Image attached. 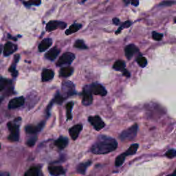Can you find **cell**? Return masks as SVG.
I'll return each mask as SVG.
<instances>
[{
	"mask_svg": "<svg viewBox=\"0 0 176 176\" xmlns=\"http://www.w3.org/2000/svg\"><path fill=\"white\" fill-rule=\"evenodd\" d=\"M118 143L115 139L106 136H100L92 145L91 151L94 154H106L116 149Z\"/></svg>",
	"mask_w": 176,
	"mask_h": 176,
	"instance_id": "obj_1",
	"label": "cell"
},
{
	"mask_svg": "<svg viewBox=\"0 0 176 176\" xmlns=\"http://www.w3.org/2000/svg\"><path fill=\"white\" fill-rule=\"evenodd\" d=\"M138 126L135 124L131 127L128 128L126 130L123 131L120 136V138L122 140H131L136 137L137 132H138Z\"/></svg>",
	"mask_w": 176,
	"mask_h": 176,
	"instance_id": "obj_2",
	"label": "cell"
},
{
	"mask_svg": "<svg viewBox=\"0 0 176 176\" xmlns=\"http://www.w3.org/2000/svg\"><path fill=\"white\" fill-rule=\"evenodd\" d=\"M8 127L10 131V136L8 137L9 140L12 142L17 141L19 138V125L17 123L9 122L8 123Z\"/></svg>",
	"mask_w": 176,
	"mask_h": 176,
	"instance_id": "obj_3",
	"label": "cell"
},
{
	"mask_svg": "<svg viewBox=\"0 0 176 176\" xmlns=\"http://www.w3.org/2000/svg\"><path fill=\"white\" fill-rule=\"evenodd\" d=\"M61 91H62V96L64 98H67L70 96L74 95L75 94V86L72 82L64 81L61 86Z\"/></svg>",
	"mask_w": 176,
	"mask_h": 176,
	"instance_id": "obj_4",
	"label": "cell"
},
{
	"mask_svg": "<svg viewBox=\"0 0 176 176\" xmlns=\"http://www.w3.org/2000/svg\"><path fill=\"white\" fill-rule=\"evenodd\" d=\"M75 59V55L72 52H66L61 56L57 61V66H62L64 65H70Z\"/></svg>",
	"mask_w": 176,
	"mask_h": 176,
	"instance_id": "obj_5",
	"label": "cell"
},
{
	"mask_svg": "<svg viewBox=\"0 0 176 176\" xmlns=\"http://www.w3.org/2000/svg\"><path fill=\"white\" fill-rule=\"evenodd\" d=\"M93 97L92 93L90 90V85H86L83 88V99H82V103L84 105L88 106L92 103Z\"/></svg>",
	"mask_w": 176,
	"mask_h": 176,
	"instance_id": "obj_6",
	"label": "cell"
},
{
	"mask_svg": "<svg viewBox=\"0 0 176 176\" xmlns=\"http://www.w3.org/2000/svg\"><path fill=\"white\" fill-rule=\"evenodd\" d=\"M88 121L91 123L94 128L97 131L102 129L105 127V123L102 121V120L100 118L99 116H90L88 118Z\"/></svg>",
	"mask_w": 176,
	"mask_h": 176,
	"instance_id": "obj_7",
	"label": "cell"
},
{
	"mask_svg": "<svg viewBox=\"0 0 176 176\" xmlns=\"http://www.w3.org/2000/svg\"><path fill=\"white\" fill-rule=\"evenodd\" d=\"M90 90L92 94L99 95L101 97H105L107 94V90L101 84L99 83H93L90 85Z\"/></svg>",
	"mask_w": 176,
	"mask_h": 176,
	"instance_id": "obj_8",
	"label": "cell"
},
{
	"mask_svg": "<svg viewBox=\"0 0 176 176\" xmlns=\"http://www.w3.org/2000/svg\"><path fill=\"white\" fill-rule=\"evenodd\" d=\"M65 27H66V24L63 22L51 21L49 23H48V24L46 25V30L48 32H52L58 28L64 29Z\"/></svg>",
	"mask_w": 176,
	"mask_h": 176,
	"instance_id": "obj_9",
	"label": "cell"
},
{
	"mask_svg": "<svg viewBox=\"0 0 176 176\" xmlns=\"http://www.w3.org/2000/svg\"><path fill=\"white\" fill-rule=\"evenodd\" d=\"M25 100L24 98L22 97L15 98L12 100H10L8 103V107L9 109H15L18 108V107L22 106L24 104Z\"/></svg>",
	"mask_w": 176,
	"mask_h": 176,
	"instance_id": "obj_10",
	"label": "cell"
},
{
	"mask_svg": "<svg viewBox=\"0 0 176 176\" xmlns=\"http://www.w3.org/2000/svg\"><path fill=\"white\" fill-rule=\"evenodd\" d=\"M82 129H83V125L81 124H78L71 127L69 130V134L70 135L71 138L72 140H75L78 138L80 132L81 131Z\"/></svg>",
	"mask_w": 176,
	"mask_h": 176,
	"instance_id": "obj_11",
	"label": "cell"
},
{
	"mask_svg": "<svg viewBox=\"0 0 176 176\" xmlns=\"http://www.w3.org/2000/svg\"><path fill=\"white\" fill-rule=\"evenodd\" d=\"M48 171L52 176H60L65 173V170L61 166H50Z\"/></svg>",
	"mask_w": 176,
	"mask_h": 176,
	"instance_id": "obj_12",
	"label": "cell"
},
{
	"mask_svg": "<svg viewBox=\"0 0 176 176\" xmlns=\"http://www.w3.org/2000/svg\"><path fill=\"white\" fill-rule=\"evenodd\" d=\"M138 51V48L134 44H130L125 48V56H126L128 59H130L132 58V56H134V54Z\"/></svg>",
	"mask_w": 176,
	"mask_h": 176,
	"instance_id": "obj_13",
	"label": "cell"
},
{
	"mask_svg": "<svg viewBox=\"0 0 176 176\" xmlns=\"http://www.w3.org/2000/svg\"><path fill=\"white\" fill-rule=\"evenodd\" d=\"M17 50V46L10 42H7L5 44L4 49V55L9 56L15 52Z\"/></svg>",
	"mask_w": 176,
	"mask_h": 176,
	"instance_id": "obj_14",
	"label": "cell"
},
{
	"mask_svg": "<svg viewBox=\"0 0 176 176\" xmlns=\"http://www.w3.org/2000/svg\"><path fill=\"white\" fill-rule=\"evenodd\" d=\"M52 43V41L51 39L50 38H47L43 39L41 43L39 45V50L40 52H44L45 50H46L47 49H48L51 46Z\"/></svg>",
	"mask_w": 176,
	"mask_h": 176,
	"instance_id": "obj_15",
	"label": "cell"
},
{
	"mask_svg": "<svg viewBox=\"0 0 176 176\" xmlns=\"http://www.w3.org/2000/svg\"><path fill=\"white\" fill-rule=\"evenodd\" d=\"M59 53H60V50L57 48H53L45 54V57L50 61H53L56 58Z\"/></svg>",
	"mask_w": 176,
	"mask_h": 176,
	"instance_id": "obj_16",
	"label": "cell"
},
{
	"mask_svg": "<svg viewBox=\"0 0 176 176\" xmlns=\"http://www.w3.org/2000/svg\"><path fill=\"white\" fill-rule=\"evenodd\" d=\"M54 72L51 70L45 69L43 71L42 75V79L43 81H48L50 80L53 79L54 77Z\"/></svg>",
	"mask_w": 176,
	"mask_h": 176,
	"instance_id": "obj_17",
	"label": "cell"
},
{
	"mask_svg": "<svg viewBox=\"0 0 176 176\" xmlns=\"http://www.w3.org/2000/svg\"><path fill=\"white\" fill-rule=\"evenodd\" d=\"M91 164H92L91 161H88V162H83V163L79 164L76 167V171L79 173L85 175V174L87 169H88V166H90Z\"/></svg>",
	"mask_w": 176,
	"mask_h": 176,
	"instance_id": "obj_18",
	"label": "cell"
},
{
	"mask_svg": "<svg viewBox=\"0 0 176 176\" xmlns=\"http://www.w3.org/2000/svg\"><path fill=\"white\" fill-rule=\"evenodd\" d=\"M54 144L60 149H63L65 148L68 145V140L67 138H65V137H61V138L57 139Z\"/></svg>",
	"mask_w": 176,
	"mask_h": 176,
	"instance_id": "obj_19",
	"label": "cell"
},
{
	"mask_svg": "<svg viewBox=\"0 0 176 176\" xmlns=\"http://www.w3.org/2000/svg\"><path fill=\"white\" fill-rule=\"evenodd\" d=\"M74 69L72 67H65L61 68L60 70V76L62 77H68L72 74Z\"/></svg>",
	"mask_w": 176,
	"mask_h": 176,
	"instance_id": "obj_20",
	"label": "cell"
},
{
	"mask_svg": "<svg viewBox=\"0 0 176 176\" xmlns=\"http://www.w3.org/2000/svg\"><path fill=\"white\" fill-rule=\"evenodd\" d=\"M138 144H134V145H131L130 146V147L124 153V154L127 156V155H132L136 154L137 150L138 149Z\"/></svg>",
	"mask_w": 176,
	"mask_h": 176,
	"instance_id": "obj_21",
	"label": "cell"
},
{
	"mask_svg": "<svg viewBox=\"0 0 176 176\" xmlns=\"http://www.w3.org/2000/svg\"><path fill=\"white\" fill-rule=\"evenodd\" d=\"M113 68L115 70L117 71H123L125 68V63L122 60L116 61L115 63L114 64Z\"/></svg>",
	"mask_w": 176,
	"mask_h": 176,
	"instance_id": "obj_22",
	"label": "cell"
},
{
	"mask_svg": "<svg viewBox=\"0 0 176 176\" xmlns=\"http://www.w3.org/2000/svg\"><path fill=\"white\" fill-rule=\"evenodd\" d=\"M81 24H73L71 26L69 29H68L67 30L65 31V34L67 35H71V34L72 33H76V32H77L81 28Z\"/></svg>",
	"mask_w": 176,
	"mask_h": 176,
	"instance_id": "obj_23",
	"label": "cell"
},
{
	"mask_svg": "<svg viewBox=\"0 0 176 176\" xmlns=\"http://www.w3.org/2000/svg\"><path fill=\"white\" fill-rule=\"evenodd\" d=\"M42 127V126L35 127L33 126V125H28V126H27L26 127V131L30 134H35L39 131Z\"/></svg>",
	"mask_w": 176,
	"mask_h": 176,
	"instance_id": "obj_24",
	"label": "cell"
},
{
	"mask_svg": "<svg viewBox=\"0 0 176 176\" xmlns=\"http://www.w3.org/2000/svg\"><path fill=\"white\" fill-rule=\"evenodd\" d=\"M24 176H39L38 169L35 167L30 168L26 171Z\"/></svg>",
	"mask_w": 176,
	"mask_h": 176,
	"instance_id": "obj_25",
	"label": "cell"
},
{
	"mask_svg": "<svg viewBox=\"0 0 176 176\" xmlns=\"http://www.w3.org/2000/svg\"><path fill=\"white\" fill-rule=\"evenodd\" d=\"M125 157H126V155L124 154H122L118 155L116 159L115 165L116 166H120L121 165H123V164L124 163V162L125 160Z\"/></svg>",
	"mask_w": 176,
	"mask_h": 176,
	"instance_id": "obj_26",
	"label": "cell"
},
{
	"mask_svg": "<svg viewBox=\"0 0 176 176\" xmlns=\"http://www.w3.org/2000/svg\"><path fill=\"white\" fill-rule=\"evenodd\" d=\"M73 105H74V102H70L66 105V111H67V118L68 120H71L72 119V109Z\"/></svg>",
	"mask_w": 176,
	"mask_h": 176,
	"instance_id": "obj_27",
	"label": "cell"
},
{
	"mask_svg": "<svg viewBox=\"0 0 176 176\" xmlns=\"http://www.w3.org/2000/svg\"><path fill=\"white\" fill-rule=\"evenodd\" d=\"M19 55H17L15 56V61H14V63H13V65H12L10 66V69H9V71L12 73V74H13V76H16L17 75V72L16 71V69H15V65L16 63H17L18 60H19Z\"/></svg>",
	"mask_w": 176,
	"mask_h": 176,
	"instance_id": "obj_28",
	"label": "cell"
},
{
	"mask_svg": "<svg viewBox=\"0 0 176 176\" xmlns=\"http://www.w3.org/2000/svg\"><path fill=\"white\" fill-rule=\"evenodd\" d=\"M137 63H138V64L140 67L145 68L147 64V60L145 57L140 56L138 57V59H137Z\"/></svg>",
	"mask_w": 176,
	"mask_h": 176,
	"instance_id": "obj_29",
	"label": "cell"
},
{
	"mask_svg": "<svg viewBox=\"0 0 176 176\" xmlns=\"http://www.w3.org/2000/svg\"><path fill=\"white\" fill-rule=\"evenodd\" d=\"M74 45L75 48H79V49L85 50V49L88 48V47H87L83 41H82V40H77L76 42L74 43Z\"/></svg>",
	"mask_w": 176,
	"mask_h": 176,
	"instance_id": "obj_30",
	"label": "cell"
},
{
	"mask_svg": "<svg viewBox=\"0 0 176 176\" xmlns=\"http://www.w3.org/2000/svg\"><path fill=\"white\" fill-rule=\"evenodd\" d=\"M9 83H10V82H9L8 79L0 77V91H2L3 90H4Z\"/></svg>",
	"mask_w": 176,
	"mask_h": 176,
	"instance_id": "obj_31",
	"label": "cell"
},
{
	"mask_svg": "<svg viewBox=\"0 0 176 176\" xmlns=\"http://www.w3.org/2000/svg\"><path fill=\"white\" fill-rule=\"evenodd\" d=\"M65 98H64L62 95L60 94H59V93H58L56 94V97H55V98H54V100L52 102H56V103H58V104H61V103H62L63 100H65Z\"/></svg>",
	"mask_w": 176,
	"mask_h": 176,
	"instance_id": "obj_32",
	"label": "cell"
},
{
	"mask_svg": "<svg viewBox=\"0 0 176 176\" xmlns=\"http://www.w3.org/2000/svg\"><path fill=\"white\" fill-rule=\"evenodd\" d=\"M131 22H130V21H127L126 22H125L124 24H123L122 26H121L120 27V28L117 31H116V34H119V33H120V31H121V30H122L123 28H129V27L131 26Z\"/></svg>",
	"mask_w": 176,
	"mask_h": 176,
	"instance_id": "obj_33",
	"label": "cell"
},
{
	"mask_svg": "<svg viewBox=\"0 0 176 176\" xmlns=\"http://www.w3.org/2000/svg\"><path fill=\"white\" fill-rule=\"evenodd\" d=\"M152 36H153V39L155 41H160L162 39V37H163V35L160 33H156V32H154V33H153Z\"/></svg>",
	"mask_w": 176,
	"mask_h": 176,
	"instance_id": "obj_34",
	"label": "cell"
},
{
	"mask_svg": "<svg viewBox=\"0 0 176 176\" xmlns=\"http://www.w3.org/2000/svg\"><path fill=\"white\" fill-rule=\"evenodd\" d=\"M175 151L174 149H170L166 153V156L169 158H173L175 156Z\"/></svg>",
	"mask_w": 176,
	"mask_h": 176,
	"instance_id": "obj_35",
	"label": "cell"
},
{
	"mask_svg": "<svg viewBox=\"0 0 176 176\" xmlns=\"http://www.w3.org/2000/svg\"><path fill=\"white\" fill-rule=\"evenodd\" d=\"M26 5H36L39 6L41 4V0H30L27 3H24Z\"/></svg>",
	"mask_w": 176,
	"mask_h": 176,
	"instance_id": "obj_36",
	"label": "cell"
},
{
	"mask_svg": "<svg viewBox=\"0 0 176 176\" xmlns=\"http://www.w3.org/2000/svg\"><path fill=\"white\" fill-rule=\"evenodd\" d=\"M36 137H34V138L33 137V138L28 139V140L27 141L26 144L29 146V147H32V146L35 145V144L36 143Z\"/></svg>",
	"mask_w": 176,
	"mask_h": 176,
	"instance_id": "obj_37",
	"label": "cell"
},
{
	"mask_svg": "<svg viewBox=\"0 0 176 176\" xmlns=\"http://www.w3.org/2000/svg\"><path fill=\"white\" fill-rule=\"evenodd\" d=\"M175 2L174 1H164L162 2V3H161L160 5V6H171L172 5V4H174Z\"/></svg>",
	"mask_w": 176,
	"mask_h": 176,
	"instance_id": "obj_38",
	"label": "cell"
},
{
	"mask_svg": "<svg viewBox=\"0 0 176 176\" xmlns=\"http://www.w3.org/2000/svg\"><path fill=\"white\" fill-rule=\"evenodd\" d=\"M130 2L134 6H138L139 4V0H130Z\"/></svg>",
	"mask_w": 176,
	"mask_h": 176,
	"instance_id": "obj_39",
	"label": "cell"
},
{
	"mask_svg": "<svg viewBox=\"0 0 176 176\" xmlns=\"http://www.w3.org/2000/svg\"><path fill=\"white\" fill-rule=\"evenodd\" d=\"M123 75H124V76H127V77H129L130 76V73L128 72L127 70L125 69L124 70H123Z\"/></svg>",
	"mask_w": 176,
	"mask_h": 176,
	"instance_id": "obj_40",
	"label": "cell"
},
{
	"mask_svg": "<svg viewBox=\"0 0 176 176\" xmlns=\"http://www.w3.org/2000/svg\"><path fill=\"white\" fill-rule=\"evenodd\" d=\"M119 22H120V20L117 19V18H114V19H113V23L115 25H118L119 24Z\"/></svg>",
	"mask_w": 176,
	"mask_h": 176,
	"instance_id": "obj_41",
	"label": "cell"
},
{
	"mask_svg": "<svg viewBox=\"0 0 176 176\" xmlns=\"http://www.w3.org/2000/svg\"><path fill=\"white\" fill-rule=\"evenodd\" d=\"M0 176H9V173L7 172H0Z\"/></svg>",
	"mask_w": 176,
	"mask_h": 176,
	"instance_id": "obj_42",
	"label": "cell"
},
{
	"mask_svg": "<svg viewBox=\"0 0 176 176\" xmlns=\"http://www.w3.org/2000/svg\"><path fill=\"white\" fill-rule=\"evenodd\" d=\"M171 176H176V170L174 171V173H173L172 175H171Z\"/></svg>",
	"mask_w": 176,
	"mask_h": 176,
	"instance_id": "obj_43",
	"label": "cell"
},
{
	"mask_svg": "<svg viewBox=\"0 0 176 176\" xmlns=\"http://www.w3.org/2000/svg\"><path fill=\"white\" fill-rule=\"evenodd\" d=\"M85 1H86V0H79V1L81 2V3H84V2Z\"/></svg>",
	"mask_w": 176,
	"mask_h": 176,
	"instance_id": "obj_44",
	"label": "cell"
},
{
	"mask_svg": "<svg viewBox=\"0 0 176 176\" xmlns=\"http://www.w3.org/2000/svg\"><path fill=\"white\" fill-rule=\"evenodd\" d=\"M1 100H2V98H1V97H0V102H1Z\"/></svg>",
	"mask_w": 176,
	"mask_h": 176,
	"instance_id": "obj_45",
	"label": "cell"
},
{
	"mask_svg": "<svg viewBox=\"0 0 176 176\" xmlns=\"http://www.w3.org/2000/svg\"><path fill=\"white\" fill-rule=\"evenodd\" d=\"M1 46H0V52H1Z\"/></svg>",
	"mask_w": 176,
	"mask_h": 176,
	"instance_id": "obj_46",
	"label": "cell"
},
{
	"mask_svg": "<svg viewBox=\"0 0 176 176\" xmlns=\"http://www.w3.org/2000/svg\"><path fill=\"white\" fill-rule=\"evenodd\" d=\"M0 149H1V145H0Z\"/></svg>",
	"mask_w": 176,
	"mask_h": 176,
	"instance_id": "obj_47",
	"label": "cell"
},
{
	"mask_svg": "<svg viewBox=\"0 0 176 176\" xmlns=\"http://www.w3.org/2000/svg\"><path fill=\"white\" fill-rule=\"evenodd\" d=\"M175 155H176V151H175Z\"/></svg>",
	"mask_w": 176,
	"mask_h": 176,
	"instance_id": "obj_48",
	"label": "cell"
},
{
	"mask_svg": "<svg viewBox=\"0 0 176 176\" xmlns=\"http://www.w3.org/2000/svg\"><path fill=\"white\" fill-rule=\"evenodd\" d=\"M175 22H176V19H175Z\"/></svg>",
	"mask_w": 176,
	"mask_h": 176,
	"instance_id": "obj_49",
	"label": "cell"
}]
</instances>
